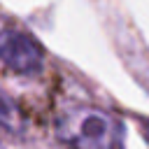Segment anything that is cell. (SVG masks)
<instances>
[{
  "label": "cell",
  "instance_id": "obj_3",
  "mask_svg": "<svg viewBox=\"0 0 149 149\" xmlns=\"http://www.w3.org/2000/svg\"><path fill=\"white\" fill-rule=\"evenodd\" d=\"M0 126L9 133H21L23 130V119L21 112L16 109V105L0 91Z\"/></svg>",
  "mask_w": 149,
  "mask_h": 149
},
{
  "label": "cell",
  "instance_id": "obj_4",
  "mask_svg": "<svg viewBox=\"0 0 149 149\" xmlns=\"http://www.w3.org/2000/svg\"><path fill=\"white\" fill-rule=\"evenodd\" d=\"M142 128H144V137H147V142H149V121H142Z\"/></svg>",
  "mask_w": 149,
  "mask_h": 149
},
{
  "label": "cell",
  "instance_id": "obj_2",
  "mask_svg": "<svg viewBox=\"0 0 149 149\" xmlns=\"http://www.w3.org/2000/svg\"><path fill=\"white\" fill-rule=\"evenodd\" d=\"M0 61L19 74H35L42 70V47L19 28H2L0 30Z\"/></svg>",
  "mask_w": 149,
  "mask_h": 149
},
{
  "label": "cell",
  "instance_id": "obj_1",
  "mask_svg": "<svg viewBox=\"0 0 149 149\" xmlns=\"http://www.w3.org/2000/svg\"><path fill=\"white\" fill-rule=\"evenodd\" d=\"M56 137L70 149H123V123L100 107H70L56 119Z\"/></svg>",
  "mask_w": 149,
  "mask_h": 149
}]
</instances>
